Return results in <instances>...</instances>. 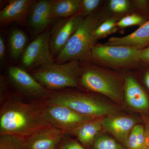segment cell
<instances>
[{
  "label": "cell",
  "mask_w": 149,
  "mask_h": 149,
  "mask_svg": "<svg viewBox=\"0 0 149 149\" xmlns=\"http://www.w3.org/2000/svg\"><path fill=\"white\" fill-rule=\"evenodd\" d=\"M9 80L21 93L35 97L47 98L51 93L23 68L12 66L9 68Z\"/></svg>",
  "instance_id": "obj_9"
},
{
  "label": "cell",
  "mask_w": 149,
  "mask_h": 149,
  "mask_svg": "<svg viewBox=\"0 0 149 149\" xmlns=\"http://www.w3.org/2000/svg\"><path fill=\"white\" fill-rule=\"evenodd\" d=\"M102 126L101 122L92 119L81 125L74 133L81 143L88 145L93 142Z\"/></svg>",
  "instance_id": "obj_19"
},
{
  "label": "cell",
  "mask_w": 149,
  "mask_h": 149,
  "mask_svg": "<svg viewBox=\"0 0 149 149\" xmlns=\"http://www.w3.org/2000/svg\"><path fill=\"white\" fill-rule=\"evenodd\" d=\"M117 22L114 19H107L96 29L95 35L97 39L105 37L114 30Z\"/></svg>",
  "instance_id": "obj_22"
},
{
  "label": "cell",
  "mask_w": 149,
  "mask_h": 149,
  "mask_svg": "<svg viewBox=\"0 0 149 149\" xmlns=\"http://www.w3.org/2000/svg\"><path fill=\"white\" fill-rule=\"evenodd\" d=\"M128 146L129 149H144L146 145V138L143 127L136 125L132 129L128 137Z\"/></svg>",
  "instance_id": "obj_20"
},
{
  "label": "cell",
  "mask_w": 149,
  "mask_h": 149,
  "mask_svg": "<svg viewBox=\"0 0 149 149\" xmlns=\"http://www.w3.org/2000/svg\"></svg>",
  "instance_id": "obj_32"
},
{
  "label": "cell",
  "mask_w": 149,
  "mask_h": 149,
  "mask_svg": "<svg viewBox=\"0 0 149 149\" xmlns=\"http://www.w3.org/2000/svg\"><path fill=\"white\" fill-rule=\"evenodd\" d=\"M61 148L63 149H85L77 142L72 140L64 142Z\"/></svg>",
  "instance_id": "obj_26"
},
{
  "label": "cell",
  "mask_w": 149,
  "mask_h": 149,
  "mask_svg": "<svg viewBox=\"0 0 149 149\" xmlns=\"http://www.w3.org/2000/svg\"><path fill=\"white\" fill-rule=\"evenodd\" d=\"M94 146L95 149H123L122 147L113 139L106 136L97 139Z\"/></svg>",
  "instance_id": "obj_23"
},
{
  "label": "cell",
  "mask_w": 149,
  "mask_h": 149,
  "mask_svg": "<svg viewBox=\"0 0 149 149\" xmlns=\"http://www.w3.org/2000/svg\"><path fill=\"white\" fill-rule=\"evenodd\" d=\"M125 97L129 105L139 110L149 108V100L143 89L133 77L128 76L125 80Z\"/></svg>",
  "instance_id": "obj_15"
},
{
  "label": "cell",
  "mask_w": 149,
  "mask_h": 149,
  "mask_svg": "<svg viewBox=\"0 0 149 149\" xmlns=\"http://www.w3.org/2000/svg\"><path fill=\"white\" fill-rule=\"evenodd\" d=\"M52 2L48 0L35 1L31 7L27 16L28 23L35 32H42L52 21L50 16Z\"/></svg>",
  "instance_id": "obj_13"
},
{
  "label": "cell",
  "mask_w": 149,
  "mask_h": 149,
  "mask_svg": "<svg viewBox=\"0 0 149 149\" xmlns=\"http://www.w3.org/2000/svg\"><path fill=\"white\" fill-rule=\"evenodd\" d=\"M146 22L142 17L133 14L123 17L117 22L116 25L120 27H126L138 24L142 25Z\"/></svg>",
  "instance_id": "obj_24"
},
{
  "label": "cell",
  "mask_w": 149,
  "mask_h": 149,
  "mask_svg": "<svg viewBox=\"0 0 149 149\" xmlns=\"http://www.w3.org/2000/svg\"><path fill=\"white\" fill-rule=\"evenodd\" d=\"M42 110L45 120L65 133H74L81 125L93 118L80 114L68 107L47 102L42 104Z\"/></svg>",
  "instance_id": "obj_5"
},
{
  "label": "cell",
  "mask_w": 149,
  "mask_h": 149,
  "mask_svg": "<svg viewBox=\"0 0 149 149\" xmlns=\"http://www.w3.org/2000/svg\"><path fill=\"white\" fill-rule=\"evenodd\" d=\"M50 36L48 31L43 32L26 47L20 57L23 69L32 70L54 62L50 44Z\"/></svg>",
  "instance_id": "obj_7"
},
{
  "label": "cell",
  "mask_w": 149,
  "mask_h": 149,
  "mask_svg": "<svg viewBox=\"0 0 149 149\" xmlns=\"http://www.w3.org/2000/svg\"><path fill=\"white\" fill-rule=\"evenodd\" d=\"M144 81L145 85L149 90V70L147 71L144 77Z\"/></svg>",
  "instance_id": "obj_29"
},
{
  "label": "cell",
  "mask_w": 149,
  "mask_h": 149,
  "mask_svg": "<svg viewBox=\"0 0 149 149\" xmlns=\"http://www.w3.org/2000/svg\"><path fill=\"white\" fill-rule=\"evenodd\" d=\"M0 149H25L24 139L11 135L1 136Z\"/></svg>",
  "instance_id": "obj_21"
},
{
  "label": "cell",
  "mask_w": 149,
  "mask_h": 149,
  "mask_svg": "<svg viewBox=\"0 0 149 149\" xmlns=\"http://www.w3.org/2000/svg\"><path fill=\"white\" fill-rule=\"evenodd\" d=\"M31 74L43 86L51 90L78 86L80 63L73 60L64 63L54 62L31 70Z\"/></svg>",
  "instance_id": "obj_3"
},
{
  "label": "cell",
  "mask_w": 149,
  "mask_h": 149,
  "mask_svg": "<svg viewBox=\"0 0 149 149\" xmlns=\"http://www.w3.org/2000/svg\"><path fill=\"white\" fill-rule=\"evenodd\" d=\"M81 13L73 15L61 23L51 35L50 44L54 56L56 57L64 47L83 19Z\"/></svg>",
  "instance_id": "obj_10"
},
{
  "label": "cell",
  "mask_w": 149,
  "mask_h": 149,
  "mask_svg": "<svg viewBox=\"0 0 149 149\" xmlns=\"http://www.w3.org/2000/svg\"><path fill=\"white\" fill-rule=\"evenodd\" d=\"M80 84L93 92L115 100L121 98V90L116 80L110 74L95 68H88L81 73Z\"/></svg>",
  "instance_id": "obj_8"
},
{
  "label": "cell",
  "mask_w": 149,
  "mask_h": 149,
  "mask_svg": "<svg viewBox=\"0 0 149 149\" xmlns=\"http://www.w3.org/2000/svg\"><path fill=\"white\" fill-rule=\"evenodd\" d=\"M6 55V44L3 35H0V60L2 63L5 59Z\"/></svg>",
  "instance_id": "obj_28"
},
{
  "label": "cell",
  "mask_w": 149,
  "mask_h": 149,
  "mask_svg": "<svg viewBox=\"0 0 149 149\" xmlns=\"http://www.w3.org/2000/svg\"><path fill=\"white\" fill-rule=\"evenodd\" d=\"M100 15L94 13L83 18L66 45L56 57L55 61L62 63L71 61L90 59L97 40L95 32L101 24Z\"/></svg>",
  "instance_id": "obj_2"
},
{
  "label": "cell",
  "mask_w": 149,
  "mask_h": 149,
  "mask_svg": "<svg viewBox=\"0 0 149 149\" xmlns=\"http://www.w3.org/2000/svg\"><path fill=\"white\" fill-rule=\"evenodd\" d=\"M101 1L100 0H83L82 1V15L87 16L92 14L93 11L99 6Z\"/></svg>",
  "instance_id": "obj_25"
},
{
  "label": "cell",
  "mask_w": 149,
  "mask_h": 149,
  "mask_svg": "<svg viewBox=\"0 0 149 149\" xmlns=\"http://www.w3.org/2000/svg\"></svg>",
  "instance_id": "obj_31"
},
{
  "label": "cell",
  "mask_w": 149,
  "mask_h": 149,
  "mask_svg": "<svg viewBox=\"0 0 149 149\" xmlns=\"http://www.w3.org/2000/svg\"><path fill=\"white\" fill-rule=\"evenodd\" d=\"M35 1L12 0L0 12V22L5 26L13 22L23 24Z\"/></svg>",
  "instance_id": "obj_12"
},
{
  "label": "cell",
  "mask_w": 149,
  "mask_h": 149,
  "mask_svg": "<svg viewBox=\"0 0 149 149\" xmlns=\"http://www.w3.org/2000/svg\"><path fill=\"white\" fill-rule=\"evenodd\" d=\"M47 102L64 106L85 116L94 117L113 113L111 106L88 94L68 91L51 94Z\"/></svg>",
  "instance_id": "obj_4"
},
{
  "label": "cell",
  "mask_w": 149,
  "mask_h": 149,
  "mask_svg": "<svg viewBox=\"0 0 149 149\" xmlns=\"http://www.w3.org/2000/svg\"><path fill=\"white\" fill-rule=\"evenodd\" d=\"M65 134L51 126L41 129L24 139L25 149H56Z\"/></svg>",
  "instance_id": "obj_11"
},
{
  "label": "cell",
  "mask_w": 149,
  "mask_h": 149,
  "mask_svg": "<svg viewBox=\"0 0 149 149\" xmlns=\"http://www.w3.org/2000/svg\"><path fill=\"white\" fill-rule=\"evenodd\" d=\"M58 149H63L62 148H60Z\"/></svg>",
  "instance_id": "obj_30"
},
{
  "label": "cell",
  "mask_w": 149,
  "mask_h": 149,
  "mask_svg": "<svg viewBox=\"0 0 149 149\" xmlns=\"http://www.w3.org/2000/svg\"><path fill=\"white\" fill-rule=\"evenodd\" d=\"M41 105L10 99L0 111V134L25 139L41 129L51 127L43 117Z\"/></svg>",
  "instance_id": "obj_1"
},
{
  "label": "cell",
  "mask_w": 149,
  "mask_h": 149,
  "mask_svg": "<svg viewBox=\"0 0 149 149\" xmlns=\"http://www.w3.org/2000/svg\"><path fill=\"white\" fill-rule=\"evenodd\" d=\"M140 50L127 46H95L90 59L112 66L131 65L140 61Z\"/></svg>",
  "instance_id": "obj_6"
},
{
  "label": "cell",
  "mask_w": 149,
  "mask_h": 149,
  "mask_svg": "<svg viewBox=\"0 0 149 149\" xmlns=\"http://www.w3.org/2000/svg\"><path fill=\"white\" fill-rule=\"evenodd\" d=\"M135 121L126 117L107 118L101 122L102 126L122 141H126L130 130L134 127Z\"/></svg>",
  "instance_id": "obj_16"
},
{
  "label": "cell",
  "mask_w": 149,
  "mask_h": 149,
  "mask_svg": "<svg viewBox=\"0 0 149 149\" xmlns=\"http://www.w3.org/2000/svg\"><path fill=\"white\" fill-rule=\"evenodd\" d=\"M139 58L140 61L149 64V46L140 50Z\"/></svg>",
  "instance_id": "obj_27"
},
{
  "label": "cell",
  "mask_w": 149,
  "mask_h": 149,
  "mask_svg": "<svg viewBox=\"0 0 149 149\" xmlns=\"http://www.w3.org/2000/svg\"><path fill=\"white\" fill-rule=\"evenodd\" d=\"M28 40L27 35L20 29H14L9 39L10 53L12 59L17 61L21 57Z\"/></svg>",
  "instance_id": "obj_18"
},
{
  "label": "cell",
  "mask_w": 149,
  "mask_h": 149,
  "mask_svg": "<svg viewBox=\"0 0 149 149\" xmlns=\"http://www.w3.org/2000/svg\"><path fill=\"white\" fill-rule=\"evenodd\" d=\"M106 45L127 46L139 50L147 47L149 46V19L129 35L123 37H111Z\"/></svg>",
  "instance_id": "obj_14"
},
{
  "label": "cell",
  "mask_w": 149,
  "mask_h": 149,
  "mask_svg": "<svg viewBox=\"0 0 149 149\" xmlns=\"http://www.w3.org/2000/svg\"><path fill=\"white\" fill-rule=\"evenodd\" d=\"M82 9L80 0H54L51 4L50 16L52 19L72 17L81 13Z\"/></svg>",
  "instance_id": "obj_17"
}]
</instances>
